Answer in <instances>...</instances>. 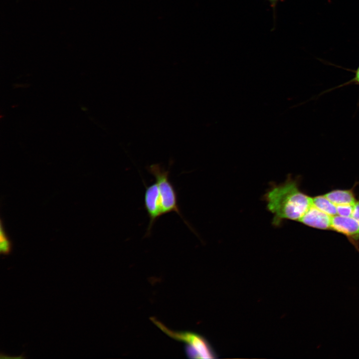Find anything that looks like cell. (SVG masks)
<instances>
[{
    "instance_id": "obj_5",
    "label": "cell",
    "mask_w": 359,
    "mask_h": 359,
    "mask_svg": "<svg viewBox=\"0 0 359 359\" xmlns=\"http://www.w3.org/2000/svg\"><path fill=\"white\" fill-rule=\"evenodd\" d=\"M331 229L343 234L356 245L359 241V222L353 217H332Z\"/></svg>"
},
{
    "instance_id": "obj_2",
    "label": "cell",
    "mask_w": 359,
    "mask_h": 359,
    "mask_svg": "<svg viewBox=\"0 0 359 359\" xmlns=\"http://www.w3.org/2000/svg\"><path fill=\"white\" fill-rule=\"evenodd\" d=\"M152 321L171 338L187 344L185 353L192 359H213L215 354L207 341L201 336L190 332L175 331L165 326L155 318Z\"/></svg>"
},
{
    "instance_id": "obj_11",
    "label": "cell",
    "mask_w": 359,
    "mask_h": 359,
    "mask_svg": "<svg viewBox=\"0 0 359 359\" xmlns=\"http://www.w3.org/2000/svg\"><path fill=\"white\" fill-rule=\"evenodd\" d=\"M352 217L359 222V200H357L354 204Z\"/></svg>"
},
{
    "instance_id": "obj_8",
    "label": "cell",
    "mask_w": 359,
    "mask_h": 359,
    "mask_svg": "<svg viewBox=\"0 0 359 359\" xmlns=\"http://www.w3.org/2000/svg\"><path fill=\"white\" fill-rule=\"evenodd\" d=\"M312 205L332 217L337 215V206L324 194L312 197Z\"/></svg>"
},
{
    "instance_id": "obj_13",
    "label": "cell",
    "mask_w": 359,
    "mask_h": 359,
    "mask_svg": "<svg viewBox=\"0 0 359 359\" xmlns=\"http://www.w3.org/2000/svg\"><path fill=\"white\" fill-rule=\"evenodd\" d=\"M271 4L272 7L274 9L279 0H267Z\"/></svg>"
},
{
    "instance_id": "obj_12",
    "label": "cell",
    "mask_w": 359,
    "mask_h": 359,
    "mask_svg": "<svg viewBox=\"0 0 359 359\" xmlns=\"http://www.w3.org/2000/svg\"><path fill=\"white\" fill-rule=\"evenodd\" d=\"M352 81L359 85V67L356 71L355 77L352 80Z\"/></svg>"
},
{
    "instance_id": "obj_3",
    "label": "cell",
    "mask_w": 359,
    "mask_h": 359,
    "mask_svg": "<svg viewBox=\"0 0 359 359\" xmlns=\"http://www.w3.org/2000/svg\"><path fill=\"white\" fill-rule=\"evenodd\" d=\"M148 170L155 178L157 184L161 200L163 215L176 212L183 220L185 224L192 229L182 216L178 204V194L175 187L169 179V170H166L159 164L152 165Z\"/></svg>"
},
{
    "instance_id": "obj_9",
    "label": "cell",
    "mask_w": 359,
    "mask_h": 359,
    "mask_svg": "<svg viewBox=\"0 0 359 359\" xmlns=\"http://www.w3.org/2000/svg\"><path fill=\"white\" fill-rule=\"evenodd\" d=\"M12 245L4 231L1 220L0 228V253L3 255H8L11 250Z\"/></svg>"
},
{
    "instance_id": "obj_10",
    "label": "cell",
    "mask_w": 359,
    "mask_h": 359,
    "mask_svg": "<svg viewBox=\"0 0 359 359\" xmlns=\"http://www.w3.org/2000/svg\"><path fill=\"white\" fill-rule=\"evenodd\" d=\"M354 205H339L337 206V215L345 217H352Z\"/></svg>"
},
{
    "instance_id": "obj_4",
    "label": "cell",
    "mask_w": 359,
    "mask_h": 359,
    "mask_svg": "<svg viewBox=\"0 0 359 359\" xmlns=\"http://www.w3.org/2000/svg\"><path fill=\"white\" fill-rule=\"evenodd\" d=\"M144 206L149 217V222L146 235L151 234L153 225L163 215L161 200L157 183L146 186L144 194Z\"/></svg>"
},
{
    "instance_id": "obj_7",
    "label": "cell",
    "mask_w": 359,
    "mask_h": 359,
    "mask_svg": "<svg viewBox=\"0 0 359 359\" xmlns=\"http://www.w3.org/2000/svg\"><path fill=\"white\" fill-rule=\"evenodd\" d=\"M354 188L353 187L351 189H334L324 195L336 206L347 204L354 205L357 200Z\"/></svg>"
},
{
    "instance_id": "obj_1",
    "label": "cell",
    "mask_w": 359,
    "mask_h": 359,
    "mask_svg": "<svg viewBox=\"0 0 359 359\" xmlns=\"http://www.w3.org/2000/svg\"><path fill=\"white\" fill-rule=\"evenodd\" d=\"M263 198L275 227L287 220L299 221L312 205V197L300 189L299 180L290 175L283 183L271 184Z\"/></svg>"
},
{
    "instance_id": "obj_6",
    "label": "cell",
    "mask_w": 359,
    "mask_h": 359,
    "mask_svg": "<svg viewBox=\"0 0 359 359\" xmlns=\"http://www.w3.org/2000/svg\"><path fill=\"white\" fill-rule=\"evenodd\" d=\"M331 221L332 216L312 205L298 222L314 228L329 230L331 228Z\"/></svg>"
}]
</instances>
